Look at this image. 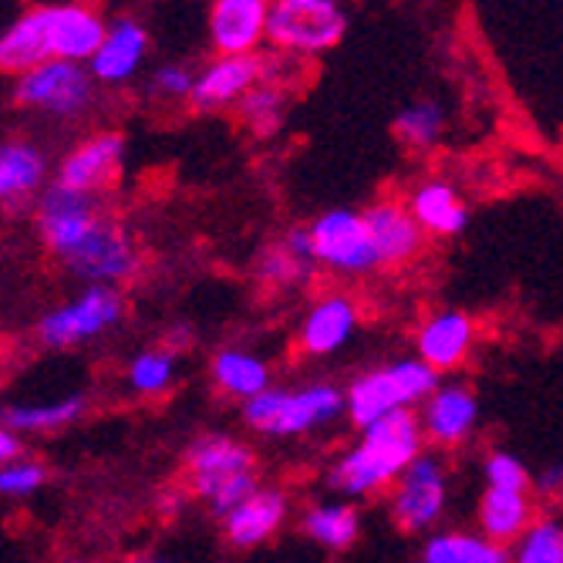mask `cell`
<instances>
[{"mask_svg":"<svg viewBox=\"0 0 563 563\" xmlns=\"http://www.w3.org/2000/svg\"><path fill=\"white\" fill-rule=\"evenodd\" d=\"M101 34L106 21L85 4L34 8L0 34V71L18 78L44 62L88 65Z\"/></svg>","mask_w":563,"mask_h":563,"instance_id":"obj_1","label":"cell"},{"mask_svg":"<svg viewBox=\"0 0 563 563\" xmlns=\"http://www.w3.org/2000/svg\"><path fill=\"white\" fill-rule=\"evenodd\" d=\"M426 449L416 412L385 416L372 426H362L357 435L328 473V483L344 499H365L385 493L401 470Z\"/></svg>","mask_w":563,"mask_h":563,"instance_id":"obj_2","label":"cell"},{"mask_svg":"<svg viewBox=\"0 0 563 563\" xmlns=\"http://www.w3.org/2000/svg\"><path fill=\"white\" fill-rule=\"evenodd\" d=\"M344 416V395L338 385H267L261 395L243 401V422L271 439L311 435Z\"/></svg>","mask_w":563,"mask_h":563,"instance_id":"obj_3","label":"cell"},{"mask_svg":"<svg viewBox=\"0 0 563 563\" xmlns=\"http://www.w3.org/2000/svg\"><path fill=\"white\" fill-rule=\"evenodd\" d=\"M435 385H439V375L426 368L419 357H395L388 365H378V368H368L365 375H357L347 385V391H341L344 412L362 429L385 416L416 412Z\"/></svg>","mask_w":563,"mask_h":563,"instance_id":"obj_4","label":"cell"},{"mask_svg":"<svg viewBox=\"0 0 563 563\" xmlns=\"http://www.w3.org/2000/svg\"><path fill=\"white\" fill-rule=\"evenodd\" d=\"M189 486L223 517L257 489V459L233 435H199L189 445Z\"/></svg>","mask_w":563,"mask_h":563,"instance_id":"obj_5","label":"cell"},{"mask_svg":"<svg viewBox=\"0 0 563 563\" xmlns=\"http://www.w3.org/2000/svg\"><path fill=\"white\" fill-rule=\"evenodd\" d=\"M347 18L341 4L321 0H274L267 18V41L287 58H314L344 37Z\"/></svg>","mask_w":563,"mask_h":563,"instance_id":"obj_6","label":"cell"},{"mask_svg":"<svg viewBox=\"0 0 563 563\" xmlns=\"http://www.w3.org/2000/svg\"><path fill=\"white\" fill-rule=\"evenodd\" d=\"M125 318V300L119 287H101L85 284L78 297L68 303H58L55 311H47L37 324V338L47 347H75L85 341H98L122 324Z\"/></svg>","mask_w":563,"mask_h":563,"instance_id":"obj_7","label":"cell"},{"mask_svg":"<svg viewBox=\"0 0 563 563\" xmlns=\"http://www.w3.org/2000/svg\"><path fill=\"white\" fill-rule=\"evenodd\" d=\"M391 517L405 533H429L449 509V473L432 452H419L401 476L388 486Z\"/></svg>","mask_w":563,"mask_h":563,"instance_id":"obj_8","label":"cell"},{"mask_svg":"<svg viewBox=\"0 0 563 563\" xmlns=\"http://www.w3.org/2000/svg\"><path fill=\"white\" fill-rule=\"evenodd\" d=\"M307 246H311V261L318 267H328L344 277H362L378 267L365 217L354 210L321 213L307 227Z\"/></svg>","mask_w":563,"mask_h":563,"instance_id":"obj_9","label":"cell"},{"mask_svg":"<svg viewBox=\"0 0 563 563\" xmlns=\"http://www.w3.org/2000/svg\"><path fill=\"white\" fill-rule=\"evenodd\" d=\"M18 106L55 115V119H78L88 112L95 98V81L85 65L75 62H44L24 75H18L14 85Z\"/></svg>","mask_w":563,"mask_h":563,"instance_id":"obj_10","label":"cell"},{"mask_svg":"<svg viewBox=\"0 0 563 563\" xmlns=\"http://www.w3.org/2000/svg\"><path fill=\"white\" fill-rule=\"evenodd\" d=\"M78 280L85 284H101V287H119L139 274V246L129 236V230L109 217L68 253L62 261Z\"/></svg>","mask_w":563,"mask_h":563,"instance_id":"obj_11","label":"cell"},{"mask_svg":"<svg viewBox=\"0 0 563 563\" xmlns=\"http://www.w3.org/2000/svg\"><path fill=\"white\" fill-rule=\"evenodd\" d=\"M101 207L98 196L75 192L65 186H47L37 199V230L47 250L55 253L58 261H65L68 253L101 223Z\"/></svg>","mask_w":563,"mask_h":563,"instance_id":"obj_12","label":"cell"},{"mask_svg":"<svg viewBox=\"0 0 563 563\" xmlns=\"http://www.w3.org/2000/svg\"><path fill=\"white\" fill-rule=\"evenodd\" d=\"M419 429L422 439L439 449L463 445L479 426V398L473 388L459 382H439L426 401L419 405Z\"/></svg>","mask_w":563,"mask_h":563,"instance_id":"obj_13","label":"cell"},{"mask_svg":"<svg viewBox=\"0 0 563 563\" xmlns=\"http://www.w3.org/2000/svg\"><path fill=\"white\" fill-rule=\"evenodd\" d=\"M122 159H125V139L119 132L88 135L85 142H78L62 159L58 186L98 196L115 179V173L122 169Z\"/></svg>","mask_w":563,"mask_h":563,"instance_id":"obj_14","label":"cell"},{"mask_svg":"<svg viewBox=\"0 0 563 563\" xmlns=\"http://www.w3.org/2000/svg\"><path fill=\"white\" fill-rule=\"evenodd\" d=\"M476 344V321L466 311H435L416 334V357L435 375L466 365Z\"/></svg>","mask_w":563,"mask_h":563,"instance_id":"obj_15","label":"cell"},{"mask_svg":"<svg viewBox=\"0 0 563 563\" xmlns=\"http://www.w3.org/2000/svg\"><path fill=\"white\" fill-rule=\"evenodd\" d=\"M357 324H362V314H357V303L351 297L324 294L307 307V314L297 328V344L311 357H331L341 347H347Z\"/></svg>","mask_w":563,"mask_h":563,"instance_id":"obj_16","label":"cell"},{"mask_svg":"<svg viewBox=\"0 0 563 563\" xmlns=\"http://www.w3.org/2000/svg\"><path fill=\"white\" fill-rule=\"evenodd\" d=\"M274 0H213L210 37L220 55H257Z\"/></svg>","mask_w":563,"mask_h":563,"instance_id":"obj_17","label":"cell"},{"mask_svg":"<svg viewBox=\"0 0 563 563\" xmlns=\"http://www.w3.org/2000/svg\"><path fill=\"white\" fill-rule=\"evenodd\" d=\"M145 51H148L145 27L132 18H119L106 24V34H101L95 55L88 58V75L91 81L101 85H122L142 68Z\"/></svg>","mask_w":563,"mask_h":563,"instance_id":"obj_18","label":"cell"},{"mask_svg":"<svg viewBox=\"0 0 563 563\" xmlns=\"http://www.w3.org/2000/svg\"><path fill=\"white\" fill-rule=\"evenodd\" d=\"M365 227L375 246L378 267H401L412 257H419L426 233L419 230V223L412 220V213L405 210V202L395 199H382L375 207H368L365 213Z\"/></svg>","mask_w":563,"mask_h":563,"instance_id":"obj_19","label":"cell"},{"mask_svg":"<svg viewBox=\"0 0 563 563\" xmlns=\"http://www.w3.org/2000/svg\"><path fill=\"white\" fill-rule=\"evenodd\" d=\"M264 78V58L257 55H220L192 81L196 109H227Z\"/></svg>","mask_w":563,"mask_h":563,"instance_id":"obj_20","label":"cell"},{"mask_svg":"<svg viewBox=\"0 0 563 563\" xmlns=\"http://www.w3.org/2000/svg\"><path fill=\"white\" fill-rule=\"evenodd\" d=\"M287 496L280 489H267V486H257L250 496H243L233 509L223 514V530H227V540L233 547H261L267 543L287 520Z\"/></svg>","mask_w":563,"mask_h":563,"instance_id":"obj_21","label":"cell"},{"mask_svg":"<svg viewBox=\"0 0 563 563\" xmlns=\"http://www.w3.org/2000/svg\"><path fill=\"white\" fill-rule=\"evenodd\" d=\"M405 210L412 213L422 233L429 236H459L470 223L466 202L459 199V192L445 179H426L412 189Z\"/></svg>","mask_w":563,"mask_h":563,"instance_id":"obj_22","label":"cell"},{"mask_svg":"<svg viewBox=\"0 0 563 563\" xmlns=\"http://www.w3.org/2000/svg\"><path fill=\"white\" fill-rule=\"evenodd\" d=\"M537 520L530 489H486L479 499V533L493 543L509 547Z\"/></svg>","mask_w":563,"mask_h":563,"instance_id":"obj_23","label":"cell"},{"mask_svg":"<svg viewBox=\"0 0 563 563\" xmlns=\"http://www.w3.org/2000/svg\"><path fill=\"white\" fill-rule=\"evenodd\" d=\"M47 179L44 152L31 142H8L0 145V202L21 207L34 192H41Z\"/></svg>","mask_w":563,"mask_h":563,"instance_id":"obj_24","label":"cell"},{"mask_svg":"<svg viewBox=\"0 0 563 563\" xmlns=\"http://www.w3.org/2000/svg\"><path fill=\"white\" fill-rule=\"evenodd\" d=\"M210 375L217 382V388L230 398L250 401L253 395H261L271 382V365L257 351H246V347H223L213 354V365Z\"/></svg>","mask_w":563,"mask_h":563,"instance_id":"obj_25","label":"cell"},{"mask_svg":"<svg viewBox=\"0 0 563 563\" xmlns=\"http://www.w3.org/2000/svg\"><path fill=\"white\" fill-rule=\"evenodd\" d=\"M85 412V395H65V398H47V401H18L8 405L0 426H8L14 435L21 432H58L78 422Z\"/></svg>","mask_w":563,"mask_h":563,"instance_id":"obj_26","label":"cell"},{"mask_svg":"<svg viewBox=\"0 0 563 563\" xmlns=\"http://www.w3.org/2000/svg\"><path fill=\"white\" fill-rule=\"evenodd\" d=\"M311 267L314 261H311V246H307V230H294L287 240L261 253L257 277L274 290H290L311 277Z\"/></svg>","mask_w":563,"mask_h":563,"instance_id":"obj_27","label":"cell"},{"mask_svg":"<svg viewBox=\"0 0 563 563\" xmlns=\"http://www.w3.org/2000/svg\"><path fill=\"white\" fill-rule=\"evenodd\" d=\"M300 527L324 550H347L362 533V517L347 499H324L307 509Z\"/></svg>","mask_w":563,"mask_h":563,"instance_id":"obj_28","label":"cell"},{"mask_svg":"<svg viewBox=\"0 0 563 563\" xmlns=\"http://www.w3.org/2000/svg\"><path fill=\"white\" fill-rule=\"evenodd\" d=\"M422 563H509V547L493 543L483 533L445 530L426 540Z\"/></svg>","mask_w":563,"mask_h":563,"instance_id":"obj_29","label":"cell"},{"mask_svg":"<svg viewBox=\"0 0 563 563\" xmlns=\"http://www.w3.org/2000/svg\"><path fill=\"white\" fill-rule=\"evenodd\" d=\"M240 115L250 125V132H257V135L280 132L287 119V88L274 75L264 71V78L240 98Z\"/></svg>","mask_w":563,"mask_h":563,"instance_id":"obj_30","label":"cell"},{"mask_svg":"<svg viewBox=\"0 0 563 563\" xmlns=\"http://www.w3.org/2000/svg\"><path fill=\"white\" fill-rule=\"evenodd\" d=\"M176 372H179V354H173L169 347H148L129 362L125 382L142 398H159L176 385Z\"/></svg>","mask_w":563,"mask_h":563,"instance_id":"obj_31","label":"cell"},{"mask_svg":"<svg viewBox=\"0 0 563 563\" xmlns=\"http://www.w3.org/2000/svg\"><path fill=\"white\" fill-rule=\"evenodd\" d=\"M509 563H563V527L560 520H533L523 537L514 540Z\"/></svg>","mask_w":563,"mask_h":563,"instance_id":"obj_32","label":"cell"},{"mask_svg":"<svg viewBox=\"0 0 563 563\" xmlns=\"http://www.w3.org/2000/svg\"><path fill=\"white\" fill-rule=\"evenodd\" d=\"M442 129H445V112L435 101H416V106L401 109L395 119V135L412 148L435 145L442 139Z\"/></svg>","mask_w":563,"mask_h":563,"instance_id":"obj_33","label":"cell"},{"mask_svg":"<svg viewBox=\"0 0 563 563\" xmlns=\"http://www.w3.org/2000/svg\"><path fill=\"white\" fill-rule=\"evenodd\" d=\"M47 483V470L34 459L14 455L8 463H0V496L8 499H27Z\"/></svg>","mask_w":563,"mask_h":563,"instance_id":"obj_34","label":"cell"},{"mask_svg":"<svg viewBox=\"0 0 563 563\" xmlns=\"http://www.w3.org/2000/svg\"><path fill=\"white\" fill-rule=\"evenodd\" d=\"M486 489H530V470L509 452H493L483 466Z\"/></svg>","mask_w":563,"mask_h":563,"instance_id":"obj_35","label":"cell"},{"mask_svg":"<svg viewBox=\"0 0 563 563\" xmlns=\"http://www.w3.org/2000/svg\"><path fill=\"white\" fill-rule=\"evenodd\" d=\"M192 81H196V71H189L186 65H163L152 78V88H156L163 98H189L192 95Z\"/></svg>","mask_w":563,"mask_h":563,"instance_id":"obj_36","label":"cell"},{"mask_svg":"<svg viewBox=\"0 0 563 563\" xmlns=\"http://www.w3.org/2000/svg\"><path fill=\"white\" fill-rule=\"evenodd\" d=\"M530 486H533L540 496H560V489H563V473H560V466L553 463V466L543 470L537 479H530Z\"/></svg>","mask_w":563,"mask_h":563,"instance_id":"obj_37","label":"cell"},{"mask_svg":"<svg viewBox=\"0 0 563 563\" xmlns=\"http://www.w3.org/2000/svg\"><path fill=\"white\" fill-rule=\"evenodd\" d=\"M14 455H21V435H14L8 426H0V463H8Z\"/></svg>","mask_w":563,"mask_h":563,"instance_id":"obj_38","label":"cell"},{"mask_svg":"<svg viewBox=\"0 0 563 563\" xmlns=\"http://www.w3.org/2000/svg\"><path fill=\"white\" fill-rule=\"evenodd\" d=\"M132 563H169V560H159V556H142V560H132Z\"/></svg>","mask_w":563,"mask_h":563,"instance_id":"obj_39","label":"cell"},{"mask_svg":"<svg viewBox=\"0 0 563 563\" xmlns=\"http://www.w3.org/2000/svg\"><path fill=\"white\" fill-rule=\"evenodd\" d=\"M321 4H341V0H321Z\"/></svg>","mask_w":563,"mask_h":563,"instance_id":"obj_40","label":"cell"},{"mask_svg":"<svg viewBox=\"0 0 563 563\" xmlns=\"http://www.w3.org/2000/svg\"><path fill=\"white\" fill-rule=\"evenodd\" d=\"M65 563H81V560H65Z\"/></svg>","mask_w":563,"mask_h":563,"instance_id":"obj_41","label":"cell"}]
</instances>
